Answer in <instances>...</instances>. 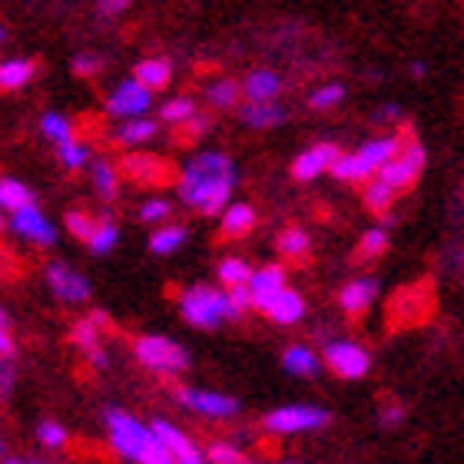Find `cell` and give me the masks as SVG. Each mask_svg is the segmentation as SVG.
Returning <instances> with one entry per match:
<instances>
[{
	"mask_svg": "<svg viewBox=\"0 0 464 464\" xmlns=\"http://www.w3.org/2000/svg\"><path fill=\"white\" fill-rule=\"evenodd\" d=\"M236 189V166L226 153L203 150L179 173V196L186 206L203 216H223L229 209V196Z\"/></svg>",
	"mask_w": 464,
	"mask_h": 464,
	"instance_id": "obj_1",
	"label": "cell"
},
{
	"mask_svg": "<svg viewBox=\"0 0 464 464\" xmlns=\"http://www.w3.org/2000/svg\"><path fill=\"white\" fill-rule=\"evenodd\" d=\"M107 435L110 445L133 464H176V458L166 451L153 425H143L140 418L126 415L120 408L107 411Z\"/></svg>",
	"mask_w": 464,
	"mask_h": 464,
	"instance_id": "obj_2",
	"label": "cell"
},
{
	"mask_svg": "<svg viewBox=\"0 0 464 464\" xmlns=\"http://www.w3.org/2000/svg\"><path fill=\"white\" fill-rule=\"evenodd\" d=\"M401 136L398 133H385V136H375V140H368L355 150V153H342V160L335 163L332 176L342 179V183H372L378 179V173L385 169L398 153H401Z\"/></svg>",
	"mask_w": 464,
	"mask_h": 464,
	"instance_id": "obj_3",
	"label": "cell"
},
{
	"mask_svg": "<svg viewBox=\"0 0 464 464\" xmlns=\"http://www.w3.org/2000/svg\"><path fill=\"white\" fill-rule=\"evenodd\" d=\"M179 312H183V319L189 325H196V329H216L219 322L236 319V312L229 305V292L216 289V285H203V282L189 285L179 295Z\"/></svg>",
	"mask_w": 464,
	"mask_h": 464,
	"instance_id": "obj_4",
	"label": "cell"
},
{
	"mask_svg": "<svg viewBox=\"0 0 464 464\" xmlns=\"http://www.w3.org/2000/svg\"><path fill=\"white\" fill-rule=\"evenodd\" d=\"M133 352L150 372L160 375H183L189 368V352L169 335H140L133 342Z\"/></svg>",
	"mask_w": 464,
	"mask_h": 464,
	"instance_id": "obj_5",
	"label": "cell"
},
{
	"mask_svg": "<svg viewBox=\"0 0 464 464\" xmlns=\"http://www.w3.org/2000/svg\"><path fill=\"white\" fill-rule=\"evenodd\" d=\"M262 425L272 435H302V431H319V428L329 425V411L319 405L295 401V405L272 408L269 415L262 418Z\"/></svg>",
	"mask_w": 464,
	"mask_h": 464,
	"instance_id": "obj_6",
	"label": "cell"
},
{
	"mask_svg": "<svg viewBox=\"0 0 464 464\" xmlns=\"http://www.w3.org/2000/svg\"><path fill=\"white\" fill-rule=\"evenodd\" d=\"M322 358H325V365H329L339 378H345V382H358V378H365L368 368H372V355H368V348L358 345V342H348V339L329 342L325 352H322Z\"/></svg>",
	"mask_w": 464,
	"mask_h": 464,
	"instance_id": "obj_7",
	"label": "cell"
},
{
	"mask_svg": "<svg viewBox=\"0 0 464 464\" xmlns=\"http://www.w3.org/2000/svg\"><path fill=\"white\" fill-rule=\"evenodd\" d=\"M153 103V93L140 83V80H123V83H116V90L107 97V113L110 116H120V120H143L146 110Z\"/></svg>",
	"mask_w": 464,
	"mask_h": 464,
	"instance_id": "obj_8",
	"label": "cell"
},
{
	"mask_svg": "<svg viewBox=\"0 0 464 464\" xmlns=\"http://www.w3.org/2000/svg\"><path fill=\"white\" fill-rule=\"evenodd\" d=\"M44 279H47L50 292L57 295L60 302H70V305H77V302H87L90 299V282L83 272H77L73 266L67 262H50L47 269H44Z\"/></svg>",
	"mask_w": 464,
	"mask_h": 464,
	"instance_id": "obj_9",
	"label": "cell"
},
{
	"mask_svg": "<svg viewBox=\"0 0 464 464\" xmlns=\"http://www.w3.org/2000/svg\"><path fill=\"white\" fill-rule=\"evenodd\" d=\"M176 401L183 408H193L196 415L206 418H232L236 415V398L223 395V392H209V388H193V385H179L176 388Z\"/></svg>",
	"mask_w": 464,
	"mask_h": 464,
	"instance_id": "obj_10",
	"label": "cell"
},
{
	"mask_svg": "<svg viewBox=\"0 0 464 464\" xmlns=\"http://www.w3.org/2000/svg\"><path fill=\"white\" fill-rule=\"evenodd\" d=\"M425 146L421 143H405L401 146V153L392 160V163L378 173V179H385L388 186H395V189H405L418 179V173L425 169Z\"/></svg>",
	"mask_w": 464,
	"mask_h": 464,
	"instance_id": "obj_11",
	"label": "cell"
},
{
	"mask_svg": "<svg viewBox=\"0 0 464 464\" xmlns=\"http://www.w3.org/2000/svg\"><path fill=\"white\" fill-rule=\"evenodd\" d=\"M10 229L17 232L20 239L34 242V246H53L57 242V226L44 216L40 206H27V209L10 216Z\"/></svg>",
	"mask_w": 464,
	"mask_h": 464,
	"instance_id": "obj_12",
	"label": "cell"
},
{
	"mask_svg": "<svg viewBox=\"0 0 464 464\" xmlns=\"http://www.w3.org/2000/svg\"><path fill=\"white\" fill-rule=\"evenodd\" d=\"M339 160H342V153L332 143L309 146L305 153L295 156V163H292V176H295V179H302V183H309V179H315V176L332 173Z\"/></svg>",
	"mask_w": 464,
	"mask_h": 464,
	"instance_id": "obj_13",
	"label": "cell"
},
{
	"mask_svg": "<svg viewBox=\"0 0 464 464\" xmlns=\"http://www.w3.org/2000/svg\"><path fill=\"white\" fill-rule=\"evenodd\" d=\"M156 435H160V441L166 445V451L176 458V464H189V461H203V455H199V448H196V441L189 435H183L179 428L173 425V421H166V418H156L153 421Z\"/></svg>",
	"mask_w": 464,
	"mask_h": 464,
	"instance_id": "obj_14",
	"label": "cell"
},
{
	"mask_svg": "<svg viewBox=\"0 0 464 464\" xmlns=\"http://www.w3.org/2000/svg\"><path fill=\"white\" fill-rule=\"evenodd\" d=\"M282 289H289V285H285V269H282V266H262V269H256V276H252V282H249L252 305L266 312V305H269Z\"/></svg>",
	"mask_w": 464,
	"mask_h": 464,
	"instance_id": "obj_15",
	"label": "cell"
},
{
	"mask_svg": "<svg viewBox=\"0 0 464 464\" xmlns=\"http://www.w3.org/2000/svg\"><path fill=\"white\" fill-rule=\"evenodd\" d=\"M282 90V80L276 70H249L246 73V80H242V93L249 97V103H276V97H279Z\"/></svg>",
	"mask_w": 464,
	"mask_h": 464,
	"instance_id": "obj_16",
	"label": "cell"
},
{
	"mask_svg": "<svg viewBox=\"0 0 464 464\" xmlns=\"http://www.w3.org/2000/svg\"><path fill=\"white\" fill-rule=\"evenodd\" d=\"M70 339H73V345L83 352V358H87L93 368H107L110 358L107 352H103V345H100V329L93 325V319H80L77 325H73V332H70Z\"/></svg>",
	"mask_w": 464,
	"mask_h": 464,
	"instance_id": "obj_17",
	"label": "cell"
},
{
	"mask_svg": "<svg viewBox=\"0 0 464 464\" xmlns=\"http://www.w3.org/2000/svg\"><path fill=\"white\" fill-rule=\"evenodd\" d=\"M378 295V282L375 279H368V276H362V279H352L342 285L339 292V305L345 315H362V312L375 302Z\"/></svg>",
	"mask_w": 464,
	"mask_h": 464,
	"instance_id": "obj_18",
	"label": "cell"
},
{
	"mask_svg": "<svg viewBox=\"0 0 464 464\" xmlns=\"http://www.w3.org/2000/svg\"><path fill=\"white\" fill-rule=\"evenodd\" d=\"M266 315L272 322H279V325H292V322H299L305 315V299H302L295 289H282L276 299L266 305Z\"/></svg>",
	"mask_w": 464,
	"mask_h": 464,
	"instance_id": "obj_19",
	"label": "cell"
},
{
	"mask_svg": "<svg viewBox=\"0 0 464 464\" xmlns=\"http://www.w3.org/2000/svg\"><path fill=\"white\" fill-rule=\"evenodd\" d=\"M282 368L295 378H315L322 368V355H315L309 345H289L282 352Z\"/></svg>",
	"mask_w": 464,
	"mask_h": 464,
	"instance_id": "obj_20",
	"label": "cell"
},
{
	"mask_svg": "<svg viewBox=\"0 0 464 464\" xmlns=\"http://www.w3.org/2000/svg\"><path fill=\"white\" fill-rule=\"evenodd\" d=\"M133 80H140L150 93L153 90H163L169 80H173V63L166 57H150V60H140L133 70Z\"/></svg>",
	"mask_w": 464,
	"mask_h": 464,
	"instance_id": "obj_21",
	"label": "cell"
},
{
	"mask_svg": "<svg viewBox=\"0 0 464 464\" xmlns=\"http://www.w3.org/2000/svg\"><path fill=\"white\" fill-rule=\"evenodd\" d=\"M0 206L14 216V213H20V209H27V206H37V199L30 193V186H24L20 179H14V176H4V179H0Z\"/></svg>",
	"mask_w": 464,
	"mask_h": 464,
	"instance_id": "obj_22",
	"label": "cell"
},
{
	"mask_svg": "<svg viewBox=\"0 0 464 464\" xmlns=\"http://www.w3.org/2000/svg\"><path fill=\"white\" fill-rule=\"evenodd\" d=\"M34 80V60L27 57H10L0 63V87L4 90H20Z\"/></svg>",
	"mask_w": 464,
	"mask_h": 464,
	"instance_id": "obj_23",
	"label": "cell"
},
{
	"mask_svg": "<svg viewBox=\"0 0 464 464\" xmlns=\"http://www.w3.org/2000/svg\"><path fill=\"white\" fill-rule=\"evenodd\" d=\"M252 223H256V213H252L249 203H229V209L223 213V236L229 239H239V236H249Z\"/></svg>",
	"mask_w": 464,
	"mask_h": 464,
	"instance_id": "obj_24",
	"label": "cell"
},
{
	"mask_svg": "<svg viewBox=\"0 0 464 464\" xmlns=\"http://www.w3.org/2000/svg\"><path fill=\"white\" fill-rule=\"evenodd\" d=\"M183 246H186V229L179 223H166L150 236V249H153L156 256H173V252H179Z\"/></svg>",
	"mask_w": 464,
	"mask_h": 464,
	"instance_id": "obj_25",
	"label": "cell"
},
{
	"mask_svg": "<svg viewBox=\"0 0 464 464\" xmlns=\"http://www.w3.org/2000/svg\"><path fill=\"white\" fill-rule=\"evenodd\" d=\"M40 133L47 136L50 143H57V150L77 140V136H73V123H70L63 113H57V110H50V113L40 116Z\"/></svg>",
	"mask_w": 464,
	"mask_h": 464,
	"instance_id": "obj_26",
	"label": "cell"
},
{
	"mask_svg": "<svg viewBox=\"0 0 464 464\" xmlns=\"http://www.w3.org/2000/svg\"><path fill=\"white\" fill-rule=\"evenodd\" d=\"M90 179H93V189H97L103 199H113L116 189H120V169L107 160H93L90 163Z\"/></svg>",
	"mask_w": 464,
	"mask_h": 464,
	"instance_id": "obj_27",
	"label": "cell"
},
{
	"mask_svg": "<svg viewBox=\"0 0 464 464\" xmlns=\"http://www.w3.org/2000/svg\"><path fill=\"white\" fill-rule=\"evenodd\" d=\"M123 169L126 176H133V179H143V183H153V179H163V163L150 153H133L123 160Z\"/></svg>",
	"mask_w": 464,
	"mask_h": 464,
	"instance_id": "obj_28",
	"label": "cell"
},
{
	"mask_svg": "<svg viewBox=\"0 0 464 464\" xmlns=\"http://www.w3.org/2000/svg\"><path fill=\"white\" fill-rule=\"evenodd\" d=\"M153 136H156V123L150 116H143V120H126V123L116 126V140L123 146H143Z\"/></svg>",
	"mask_w": 464,
	"mask_h": 464,
	"instance_id": "obj_29",
	"label": "cell"
},
{
	"mask_svg": "<svg viewBox=\"0 0 464 464\" xmlns=\"http://www.w3.org/2000/svg\"><path fill=\"white\" fill-rule=\"evenodd\" d=\"M276 249L282 256H289V259H302L305 252H309V232L299 229V226H289V229H282L276 236Z\"/></svg>",
	"mask_w": 464,
	"mask_h": 464,
	"instance_id": "obj_30",
	"label": "cell"
},
{
	"mask_svg": "<svg viewBox=\"0 0 464 464\" xmlns=\"http://www.w3.org/2000/svg\"><path fill=\"white\" fill-rule=\"evenodd\" d=\"M395 196H398V189L395 186H388L385 179H372V183L365 186V206L378 216H385L388 209H392Z\"/></svg>",
	"mask_w": 464,
	"mask_h": 464,
	"instance_id": "obj_31",
	"label": "cell"
},
{
	"mask_svg": "<svg viewBox=\"0 0 464 464\" xmlns=\"http://www.w3.org/2000/svg\"><path fill=\"white\" fill-rule=\"evenodd\" d=\"M282 110L276 107V103H246L242 107V120L249 126H256V130H269V126L282 123Z\"/></svg>",
	"mask_w": 464,
	"mask_h": 464,
	"instance_id": "obj_32",
	"label": "cell"
},
{
	"mask_svg": "<svg viewBox=\"0 0 464 464\" xmlns=\"http://www.w3.org/2000/svg\"><path fill=\"white\" fill-rule=\"evenodd\" d=\"M116 239H120V229H116V223L110 219V216H100L97 219V229H93V236H90V252L93 256H107L110 249L116 246Z\"/></svg>",
	"mask_w": 464,
	"mask_h": 464,
	"instance_id": "obj_33",
	"label": "cell"
},
{
	"mask_svg": "<svg viewBox=\"0 0 464 464\" xmlns=\"http://www.w3.org/2000/svg\"><path fill=\"white\" fill-rule=\"evenodd\" d=\"M256 272L249 269V262L242 259H223L219 262V282L226 289H236V285H249Z\"/></svg>",
	"mask_w": 464,
	"mask_h": 464,
	"instance_id": "obj_34",
	"label": "cell"
},
{
	"mask_svg": "<svg viewBox=\"0 0 464 464\" xmlns=\"http://www.w3.org/2000/svg\"><path fill=\"white\" fill-rule=\"evenodd\" d=\"M160 116H163L166 123H193L199 113H196V103L189 97H173L160 107Z\"/></svg>",
	"mask_w": 464,
	"mask_h": 464,
	"instance_id": "obj_35",
	"label": "cell"
},
{
	"mask_svg": "<svg viewBox=\"0 0 464 464\" xmlns=\"http://www.w3.org/2000/svg\"><path fill=\"white\" fill-rule=\"evenodd\" d=\"M388 246V229L385 226H375V229L362 232V239H358V259H375L382 256Z\"/></svg>",
	"mask_w": 464,
	"mask_h": 464,
	"instance_id": "obj_36",
	"label": "cell"
},
{
	"mask_svg": "<svg viewBox=\"0 0 464 464\" xmlns=\"http://www.w3.org/2000/svg\"><path fill=\"white\" fill-rule=\"evenodd\" d=\"M342 100H345V87L342 83H322L309 93V107L312 110H332L339 107Z\"/></svg>",
	"mask_w": 464,
	"mask_h": 464,
	"instance_id": "obj_37",
	"label": "cell"
},
{
	"mask_svg": "<svg viewBox=\"0 0 464 464\" xmlns=\"http://www.w3.org/2000/svg\"><path fill=\"white\" fill-rule=\"evenodd\" d=\"M239 93H242L239 83H232V80H216L213 87H209V103L219 110H232L236 103H239Z\"/></svg>",
	"mask_w": 464,
	"mask_h": 464,
	"instance_id": "obj_38",
	"label": "cell"
},
{
	"mask_svg": "<svg viewBox=\"0 0 464 464\" xmlns=\"http://www.w3.org/2000/svg\"><path fill=\"white\" fill-rule=\"evenodd\" d=\"M57 156H60V163L67 166V169H83V166L90 163V146L80 143V140H73V143L60 146Z\"/></svg>",
	"mask_w": 464,
	"mask_h": 464,
	"instance_id": "obj_39",
	"label": "cell"
},
{
	"mask_svg": "<svg viewBox=\"0 0 464 464\" xmlns=\"http://www.w3.org/2000/svg\"><path fill=\"white\" fill-rule=\"evenodd\" d=\"M209 461L213 464H256L242 455L236 445H229V441H216V445H209Z\"/></svg>",
	"mask_w": 464,
	"mask_h": 464,
	"instance_id": "obj_40",
	"label": "cell"
},
{
	"mask_svg": "<svg viewBox=\"0 0 464 464\" xmlns=\"http://www.w3.org/2000/svg\"><path fill=\"white\" fill-rule=\"evenodd\" d=\"M63 223H67V229L83 242H90V236H93V229H97V219H93V216H87V213H80V209L67 213V219H63Z\"/></svg>",
	"mask_w": 464,
	"mask_h": 464,
	"instance_id": "obj_41",
	"label": "cell"
},
{
	"mask_svg": "<svg viewBox=\"0 0 464 464\" xmlns=\"http://www.w3.org/2000/svg\"><path fill=\"white\" fill-rule=\"evenodd\" d=\"M37 441L44 448H63L67 445V431H63V425H57V421H40Z\"/></svg>",
	"mask_w": 464,
	"mask_h": 464,
	"instance_id": "obj_42",
	"label": "cell"
},
{
	"mask_svg": "<svg viewBox=\"0 0 464 464\" xmlns=\"http://www.w3.org/2000/svg\"><path fill=\"white\" fill-rule=\"evenodd\" d=\"M140 219H143V223H163V219H169V203L160 199V196L146 199V203L140 206Z\"/></svg>",
	"mask_w": 464,
	"mask_h": 464,
	"instance_id": "obj_43",
	"label": "cell"
},
{
	"mask_svg": "<svg viewBox=\"0 0 464 464\" xmlns=\"http://www.w3.org/2000/svg\"><path fill=\"white\" fill-rule=\"evenodd\" d=\"M226 292H229V305H232V312H236V319H239L242 312H246L252 305L249 285H236V289H226Z\"/></svg>",
	"mask_w": 464,
	"mask_h": 464,
	"instance_id": "obj_44",
	"label": "cell"
},
{
	"mask_svg": "<svg viewBox=\"0 0 464 464\" xmlns=\"http://www.w3.org/2000/svg\"><path fill=\"white\" fill-rule=\"evenodd\" d=\"M405 415H408L405 408L392 401V405H385L382 411H378V425H382V428H398L401 421H405Z\"/></svg>",
	"mask_w": 464,
	"mask_h": 464,
	"instance_id": "obj_45",
	"label": "cell"
},
{
	"mask_svg": "<svg viewBox=\"0 0 464 464\" xmlns=\"http://www.w3.org/2000/svg\"><path fill=\"white\" fill-rule=\"evenodd\" d=\"M73 70H77L80 77H90V73H97L100 70V57H93V53H80V57L73 60Z\"/></svg>",
	"mask_w": 464,
	"mask_h": 464,
	"instance_id": "obj_46",
	"label": "cell"
},
{
	"mask_svg": "<svg viewBox=\"0 0 464 464\" xmlns=\"http://www.w3.org/2000/svg\"><path fill=\"white\" fill-rule=\"evenodd\" d=\"M405 116V110L398 107V103H385V107L378 110V120H401Z\"/></svg>",
	"mask_w": 464,
	"mask_h": 464,
	"instance_id": "obj_47",
	"label": "cell"
},
{
	"mask_svg": "<svg viewBox=\"0 0 464 464\" xmlns=\"http://www.w3.org/2000/svg\"><path fill=\"white\" fill-rule=\"evenodd\" d=\"M206 126H209V120H206V116H196L193 123H186V133L199 136V133H206Z\"/></svg>",
	"mask_w": 464,
	"mask_h": 464,
	"instance_id": "obj_48",
	"label": "cell"
},
{
	"mask_svg": "<svg viewBox=\"0 0 464 464\" xmlns=\"http://www.w3.org/2000/svg\"><path fill=\"white\" fill-rule=\"evenodd\" d=\"M90 319H93V325H97V329L100 332H103V329H107V325H110V315H107V312H90Z\"/></svg>",
	"mask_w": 464,
	"mask_h": 464,
	"instance_id": "obj_49",
	"label": "cell"
},
{
	"mask_svg": "<svg viewBox=\"0 0 464 464\" xmlns=\"http://www.w3.org/2000/svg\"><path fill=\"white\" fill-rule=\"evenodd\" d=\"M100 10H103L107 17H113V14H120V10H126V0H116V4H100Z\"/></svg>",
	"mask_w": 464,
	"mask_h": 464,
	"instance_id": "obj_50",
	"label": "cell"
},
{
	"mask_svg": "<svg viewBox=\"0 0 464 464\" xmlns=\"http://www.w3.org/2000/svg\"><path fill=\"white\" fill-rule=\"evenodd\" d=\"M10 385H14V368L4 362V395H10Z\"/></svg>",
	"mask_w": 464,
	"mask_h": 464,
	"instance_id": "obj_51",
	"label": "cell"
},
{
	"mask_svg": "<svg viewBox=\"0 0 464 464\" xmlns=\"http://www.w3.org/2000/svg\"><path fill=\"white\" fill-rule=\"evenodd\" d=\"M411 77H425V63H421V60L411 63Z\"/></svg>",
	"mask_w": 464,
	"mask_h": 464,
	"instance_id": "obj_52",
	"label": "cell"
},
{
	"mask_svg": "<svg viewBox=\"0 0 464 464\" xmlns=\"http://www.w3.org/2000/svg\"><path fill=\"white\" fill-rule=\"evenodd\" d=\"M4 464H24V461H17V458H7V461H4Z\"/></svg>",
	"mask_w": 464,
	"mask_h": 464,
	"instance_id": "obj_53",
	"label": "cell"
},
{
	"mask_svg": "<svg viewBox=\"0 0 464 464\" xmlns=\"http://www.w3.org/2000/svg\"><path fill=\"white\" fill-rule=\"evenodd\" d=\"M272 464H295V461H272Z\"/></svg>",
	"mask_w": 464,
	"mask_h": 464,
	"instance_id": "obj_54",
	"label": "cell"
},
{
	"mask_svg": "<svg viewBox=\"0 0 464 464\" xmlns=\"http://www.w3.org/2000/svg\"><path fill=\"white\" fill-rule=\"evenodd\" d=\"M30 464H50V461H30Z\"/></svg>",
	"mask_w": 464,
	"mask_h": 464,
	"instance_id": "obj_55",
	"label": "cell"
},
{
	"mask_svg": "<svg viewBox=\"0 0 464 464\" xmlns=\"http://www.w3.org/2000/svg\"><path fill=\"white\" fill-rule=\"evenodd\" d=\"M189 464H209V461H189Z\"/></svg>",
	"mask_w": 464,
	"mask_h": 464,
	"instance_id": "obj_56",
	"label": "cell"
}]
</instances>
